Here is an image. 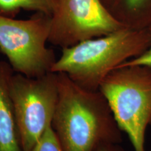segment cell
<instances>
[{
    "instance_id": "obj_4",
    "label": "cell",
    "mask_w": 151,
    "mask_h": 151,
    "mask_svg": "<svg viewBox=\"0 0 151 151\" xmlns=\"http://www.w3.org/2000/svg\"><path fill=\"white\" fill-rule=\"evenodd\" d=\"M51 15L36 12L27 20L0 16V51L14 73L40 77L51 71L57 58L47 47Z\"/></svg>"
},
{
    "instance_id": "obj_9",
    "label": "cell",
    "mask_w": 151,
    "mask_h": 151,
    "mask_svg": "<svg viewBox=\"0 0 151 151\" xmlns=\"http://www.w3.org/2000/svg\"><path fill=\"white\" fill-rule=\"evenodd\" d=\"M58 0H0V16L16 18L22 11L52 15Z\"/></svg>"
},
{
    "instance_id": "obj_8",
    "label": "cell",
    "mask_w": 151,
    "mask_h": 151,
    "mask_svg": "<svg viewBox=\"0 0 151 151\" xmlns=\"http://www.w3.org/2000/svg\"><path fill=\"white\" fill-rule=\"evenodd\" d=\"M113 18L125 27L148 29L151 26V0H101Z\"/></svg>"
},
{
    "instance_id": "obj_6",
    "label": "cell",
    "mask_w": 151,
    "mask_h": 151,
    "mask_svg": "<svg viewBox=\"0 0 151 151\" xmlns=\"http://www.w3.org/2000/svg\"><path fill=\"white\" fill-rule=\"evenodd\" d=\"M123 27L101 0H58L51 15L48 43L69 48Z\"/></svg>"
},
{
    "instance_id": "obj_1",
    "label": "cell",
    "mask_w": 151,
    "mask_h": 151,
    "mask_svg": "<svg viewBox=\"0 0 151 151\" xmlns=\"http://www.w3.org/2000/svg\"><path fill=\"white\" fill-rule=\"evenodd\" d=\"M59 97L51 127L64 151H94L120 143L122 131L102 93L84 89L58 73Z\"/></svg>"
},
{
    "instance_id": "obj_5",
    "label": "cell",
    "mask_w": 151,
    "mask_h": 151,
    "mask_svg": "<svg viewBox=\"0 0 151 151\" xmlns=\"http://www.w3.org/2000/svg\"><path fill=\"white\" fill-rule=\"evenodd\" d=\"M9 94L22 151H30L51 127L59 97L58 73L32 78L14 73Z\"/></svg>"
},
{
    "instance_id": "obj_11",
    "label": "cell",
    "mask_w": 151,
    "mask_h": 151,
    "mask_svg": "<svg viewBox=\"0 0 151 151\" xmlns=\"http://www.w3.org/2000/svg\"><path fill=\"white\" fill-rule=\"evenodd\" d=\"M148 29L151 32V26H150ZM126 66H146V67H150L151 69V44L146 51L143 52L140 55L134 58H132L128 61H126L122 65L118 66L117 68L126 67Z\"/></svg>"
},
{
    "instance_id": "obj_12",
    "label": "cell",
    "mask_w": 151,
    "mask_h": 151,
    "mask_svg": "<svg viewBox=\"0 0 151 151\" xmlns=\"http://www.w3.org/2000/svg\"><path fill=\"white\" fill-rule=\"evenodd\" d=\"M94 151H125L119 143H104L99 146Z\"/></svg>"
},
{
    "instance_id": "obj_2",
    "label": "cell",
    "mask_w": 151,
    "mask_h": 151,
    "mask_svg": "<svg viewBox=\"0 0 151 151\" xmlns=\"http://www.w3.org/2000/svg\"><path fill=\"white\" fill-rule=\"evenodd\" d=\"M151 44L148 29L123 27L62 49L51 71L65 73L84 89L97 91L106 77L126 61L144 52Z\"/></svg>"
},
{
    "instance_id": "obj_10",
    "label": "cell",
    "mask_w": 151,
    "mask_h": 151,
    "mask_svg": "<svg viewBox=\"0 0 151 151\" xmlns=\"http://www.w3.org/2000/svg\"><path fill=\"white\" fill-rule=\"evenodd\" d=\"M30 151H64L52 127H49Z\"/></svg>"
},
{
    "instance_id": "obj_7",
    "label": "cell",
    "mask_w": 151,
    "mask_h": 151,
    "mask_svg": "<svg viewBox=\"0 0 151 151\" xmlns=\"http://www.w3.org/2000/svg\"><path fill=\"white\" fill-rule=\"evenodd\" d=\"M14 73L8 62L0 60V151H22L9 94Z\"/></svg>"
},
{
    "instance_id": "obj_3",
    "label": "cell",
    "mask_w": 151,
    "mask_h": 151,
    "mask_svg": "<svg viewBox=\"0 0 151 151\" xmlns=\"http://www.w3.org/2000/svg\"><path fill=\"white\" fill-rule=\"evenodd\" d=\"M99 90L106 99L118 127L134 151H145L147 128L151 126V69L118 67L106 77Z\"/></svg>"
}]
</instances>
